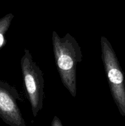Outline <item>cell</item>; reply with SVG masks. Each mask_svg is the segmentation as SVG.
<instances>
[{"label": "cell", "mask_w": 125, "mask_h": 126, "mask_svg": "<svg viewBox=\"0 0 125 126\" xmlns=\"http://www.w3.org/2000/svg\"><path fill=\"white\" fill-rule=\"evenodd\" d=\"M51 39L55 63L62 83L72 97H76L77 66L83 59L81 47L68 33L61 38L53 31Z\"/></svg>", "instance_id": "cell-1"}, {"label": "cell", "mask_w": 125, "mask_h": 126, "mask_svg": "<svg viewBox=\"0 0 125 126\" xmlns=\"http://www.w3.org/2000/svg\"><path fill=\"white\" fill-rule=\"evenodd\" d=\"M101 57L110 92L120 114L125 117V82L116 55L105 37L100 38Z\"/></svg>", "instance_id": "cell-2"}, {"label": "cell", "mask_w": 125, "mask_h": 126, "mask_svg": "<svg viewBox=\"0 0 125 126\" xmlns=\"http://www.w3.org/2000/svg\"><path fill=\"white\" fill-rule=\"evenodd\" d=\"M21 69L27 97L30 102L32 113L36 117L43 108L44 79L42 71L33 60L28 49H25L21 59Z\"/></svg>", "instance_id": "cell-3"}, {"label": "cell", "mask_w": 125, "mask_h": 126, "mask_svg": "<svg viewBox=\"0 0 125 126\" xmlns=\"http://www.w3.org/2000/svg\"><path fill=\"white\" fill-rule=\"evenodd\" d=\"M19 98L17 91L7 85H0V113L6 122L13 126H25L17 103Z\"/></svg>", "instance_id": "cell-4"}, {"label": "cell", "mask_w": 125, "mask_h": 126, "mask_svg": "<svg viewBox=\"0 0 125 126\" xmlns=\"http://www.w3.org/2000/svg\"><path fill=\"white\" fill-rule=\"evenodd\" d=\"M11 20L8 21L7 23H6V24L2 27V28L0 30V48L2 47V46H3L4 43V30L7 29V28L9 27L10 23H11Z\"/></svg>", "instance_id": "cell-5"}, {"label": "cell", "mask_w": 125, "mask_h": 126, "mask_svg": "<svg viewBox=\"0 0 125 126\" xmlns=\"http://www.w3.org/2000/svg\"><path fill=\"white\" fill-rule=\"evenodd\" d=\"M51 126H62V124L58 117L55 116L51 124Z\"/></svg>", "instance_id": "cell-6"}]
</instances>
